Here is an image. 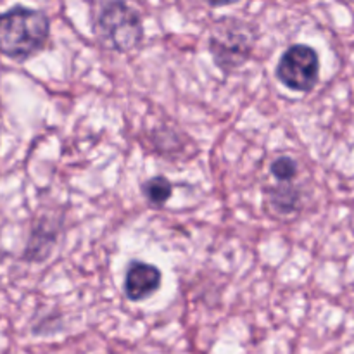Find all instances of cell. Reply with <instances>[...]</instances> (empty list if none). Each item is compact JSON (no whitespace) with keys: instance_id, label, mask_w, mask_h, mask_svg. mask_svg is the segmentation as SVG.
<instances>
[{"instance_id":"obj_6","label":"cell","mask_w":354,"mask_h":354,"mask_svg":"<svg viewBox=\"0 0 354 354\" xmlns=\"http://www.w3.org/2000/svg\"><path fill=\"white\" fill-rule=\"evenodd\" d=\"M144 194L149 203L154 204V206H161L171 197L173 187L165 176H154L144 185Z\"/></svg>"},{"instance_id":"obj_2","label":"cell","mask_w":354,"mask_h":354,"mask_svg":"<svg viewBox=\"0 0 354 354\" xmlns=\"http://www.w3.org/2000/svg\"><path fill=\"white\" fill-rule=\"evenodd\" d=\"M95 33L104 47L116 52H128L142 40L144 28L135 10L121 2H111L104 6L97 16Z\"/></svg>"},{"instance_id":"obj_8","label":"cell","mask_w":354,"mask_h":354,"mask_svg":"<svg viewBox=\"0 0 354 354\" xmlns=\"http://www.w3.org/2000/svg\"><path fill=\"white\" fill-rule=\"evenodd\" d=\"M272 173L280 182H290L297 175V162L289 156H280L272 165Z\"/></svg>"},{"instance_id":"obj_7","label":"cell","mask_w":354,"mask_h":354,"mask_svg":"<svg viewBox=\"0 0 354 354\" xmlns=\"http://www.w3.org/2000/svg\"><path fill=\"white\" fill-rule=\"evenodd\" d=\"M273 206L279 213L289 214L299 207V192L290 185H282L273 190Z\"/></svg>"},{"instance_id":"obj_1","label":"cell","mask_w":354,"mask_h":354,"mask_svg":"<svg viewBox=\"0 0 354 354\" xmlns=\"http://www.w3.org/2000/svg\"><path fill=\"white\" fill-rule=\"evenodd\" d=\"M48 38V19L44 12L14 7L0 14V50L12 59H26L40 50Z\"/></svg>"},{"instance_id":"obj_3","label":"cell","mask_w":354,"mask_h":354,"mask_svg":"<svg viewBox=\"0 0 354 354\" xmlns=\"http://www.w3.org/2000/svg\"><path fill=\"white\" fill-rule=\"evenodd\" d=\"M280 82L296 92H310L320 78V57L310 45H292L283 52L277 68Z\"/></svg>"},{"instance_id":"obj_4","label":"cell","mask_w":354,"mask_h":354,"mask_svg":"<svg viewBox=\"0 0 354 354\" xmlns=\"http://www.w3.org/2000/svg\"><path fill=\"white\" fill-rule=\"evenodd\" d=\"M251 48L252 37L245 24L239 23L237 19H227L216 24L211 38V52L221 68L228 71L230 68L241 66L249 57Z\"/></svg>"},{"instance_id":"obj_5","label":"cell","mask_w":354,"mask_h":354,"mask_svg":"<svg viewBox=\"0 0 354 354\" xmlns=\"http://www.w3.org/2000/svg\"><path fill=\"white\" fill-rule=\"evenodd\" d=\"M161 286V272L147 263H133L124 277V292L128 299L142 301L156 292Z\"/></svg>"}]
</instances>
